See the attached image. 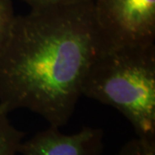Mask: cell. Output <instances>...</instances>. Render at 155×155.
Wrapping results in <instances>:
<instances>
[{
	"label": "cell",
	"instance_id": "obj_5",
	"mask_svg": "<svg viewBox=\"0 0 155 155\" xmlns=\"http://www.w3.org/2000/svg\"><path fill=\"white\" fill-rule=\"evenodd\" d=\"M24 134L17 129L0 106V155H19Z\"/></svg>",
	"mask_w": 155,
	"mask_h": 155
},
{
	"label": "cell",
	"instance_id": "obj_2",
	"mask_svg": "<svg viewBox=\"0 0 155 155\" xmlns=\"http://www.w3.org/2000/svg\"><path fill=\"white\" fill-rule=\"evenodd\" d=\"M81 94L122 113L139 137L155 138V44L102 50Z\"/></svg>",
	"mask_w": 155,
	"mask_h": 155
},
{
	"label": "cell",
	"instance_id": "obj_3",
	"mask_svg": "<svg viewBox=\"0 0 155 155\" xmlns=\"http://www.w3.org/2000/svg\"><path fill=\"white\" fill-rule=\"evenodd\" d=\"M94 13L106 48L154 44L155 0H95Z\"/></svg>",
	"mask_w": 155,
	"mask_h": 155
},
{
	"label": "cell",
	"instance_id": "obj_4",
	"mask_svg": "<svg viewBox=\"0 0 155 155\" xmlns=\"http://www.w3.org/2000/svg\"><path fill=\"white\" fill-rule=\"evenodd\" d=\"M50 126L35 134L20 146L19 155H101L104 150V131L84 127L72 134L61 133Z\"/></svg>",
	"mask_w": 155,
	"mask_h": 155
},
{
	"label": "cell",
	"instance_id": "obj_8",
	"mask_svg": "<svg viewBox=\"0 0 155 155\" xmlns=\"http://www.w3.org/2000/svg\"><path fill=\"white\" fill-rule=\"evenodd\" d=\"M31 9L44 8L51 6H61L94 2L95 0H24Z\"/></svg>",
	"mask_w": 155,
	"mask_h": 155
},
{
	"label": "cell",
	"instance_id": "obj_1",
	"mask_svg": "<svg viewBox=\"0 0 155 155\" xmlns=\"http://www.w3.org/2000/svg\"><path fill=\"white\" fill-rule=\"evenodd\" d=\"M104 48L94 2L17 16L0 49V106L8 114L26 109L50 126L66 125L88 69Z\"/></svg>",
	"mask_w": 155,
	"mask_h": 155
},
{
	"label": "cell",
	"instance_id": "obj_6",
	"mask_svg": "<svg viewBox=\"0 0 155 155\" xmlns=\"http://www.w3.org/2000/svg\"><path fill=\"white\" fill-rule=\"evenodd\" d=\"M16 17L12 0H0V49L10 35Z\"/></svg>",
	"mask_w": 155,
	"mask_h": 155
},
{
	"label": "cell",
	"instance_id": "obj_7",
	"mask_svg": "<svg viewBox=\"0 0 155 155\" xmlns=\"http://www.w3.org/2000/svg\"><path fill=\"white\" fill-rule=\"evenodd\" d=\"M117 155H155V138L137 136L127 141Z\"/></svg>",
	"mask_w": 155,
	"mask_h": 155
}]
</instances>
